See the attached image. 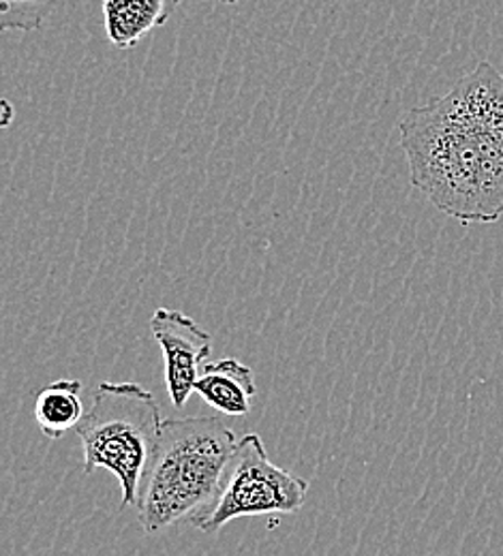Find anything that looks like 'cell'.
I'll list each match as a JSON object with an SVG mask.
<instances>
[{
    "mask_svg": "<svg viewBox=\"0 0 503 556\" xmlns=\"http://www.w3.org/2000/svg\"><path fill=\"white\" fill-rule=\"evenodd\" d=\"M183 0H103V26L116 50H131L167 24Z\"/></svg>",
    "mask_w": 503,
    "mask_h": 556,
    "instance_id": "52a82bcc",
    "label": "cell"
},
{
    "mask_svg": "<svg viewBox=\"0 0 503 556\" xmlns=\"http://www.w3.org/2000/svg\"><path fill=\"white\" fill-rule=\"evenodd\" d=\"M238 443L218 417L163 419L136 505L146 533L183 522L198 529L218 503Z\"/></svg>",
    "mask_w": 503,
    "mask_h": 556,
    "instance_id": "7a4b0ae2",
    "label": "cell"
},
{
    "mask_svg": "<svg viewBox=\"0 0 503 556\" xmlns=\"http://www.w3.org/2000/svg\"><path fill=\"white\" fill-rule=\"evenodd\" d=\"M410 180L435 208L463 225L503 216V75L480 63L448 94L401 123Z\"/></svg>",
    "mask_w": 503,
    "mask_h": 556,
    "instance_id": "6da1fadb",
    "label": "cell"
},
{
    "mask_svg": "<svg viewBox=\"0 0 503 556\" xmlns=\"http://www.w3.org/2000/svg\"><path fill=\"white\" fill-rule=\"evenodd\" d=\"M309 494V482L277 467L260 434L240 437L236 458L229 467L213 514L198 527L215 535L236 518L295 514Z\"/></svg>",
    "mask_w": 503,
    "mask_h": 556,
    "instance_id": "277c9868",
    "label": "cell"
},
{
    "mask_svg": "<svg viewBox=\"0 0 503 556\" xmlns=\"http://www.w3.org/2000/svg\"><path fill=\"white\" fill-rule=\"evenodd\" d=\"M150 332L163 353L169 401L176 409H183L196 392L204 359L213 349V337L193 317L174 308H156L150 317Z\"/></svg>",
    "mask_w": 503,
    "mask_h": 556,
    "instance_id": "5b68a950",
    "label": "cell"
},
{
    "mask_svg": "<svg viewBox=\"0 0 503 556\" xmlns=\"http://www.w3.org/2000/svg\"><path fill=\"white\" fill-rule=\"evenodd\" d=\"M33 416L48 439H61L77 428L86 416L81 403V381L59 379L41 388L35 396Z\"/></svg>",
    "mask_w": 503,
    "mask_h": 556,
    "instance_id": "ba28073f",
    "label": "cell"
},
{
    "mask_svg": "<svg viewBox=\"0 0 503 556\" xmlns=\"http://www.w3.org/2000/svg\"><path fill=\"white\" fill-rule=\"evenodd\" d=\"M59 0H0L2 30H39Z\"/></svg>",
    "mask_w": 503,
    "mask_h": 556,
    "instance_id": "9c48e42d",
    "label": "cell"
},
{
    "mask_svg": "<svg viewBox=\"0 0 503 556\" xmlns=\"http://www.w3.org/2000/svg\"><path fill=\"white\" fill-rule=\"evenodd\" d=\"M204 2H221V4H236L238 0H204Z\"/></svg>",
    "mask_w": 503,
    "mask_h": 556,
    "instance_id": "30bf717a",
    "label": "cell"
},
{
    "mask_svg": "<svg viewBox=\"0 0 503 556\" xmlns=\"http://www.w3.org/2000/svg\"><path fill=\"white\" fill-rule=\"evenodd\" d=\"M255 392L253 370L234 357L204 364L196 383V394H200L209 407L227 417L247 416Z\"/></svg>",
    "mask_w": 503,
    "mask_h": 556,
    "instance_id": "8992f818",
    "label": "cell"
},
{
    "mask_svg": "<svg viewBox=\"0 0 503 556\" xmlns=\"http://www.w3.org/2000/svg\"><path fill=\"white\" fill-rule=\"evenodd\" d=\"M161 409L140 383L103 381L92 407L75 428L84 471H110L121 486V507H136L161 434Z\"/></svg>",
    "mask_w": 503,
    "mask_h": 556,
    "instance_id": "3957f363",
    "label": "cell"
}]
</instances>
